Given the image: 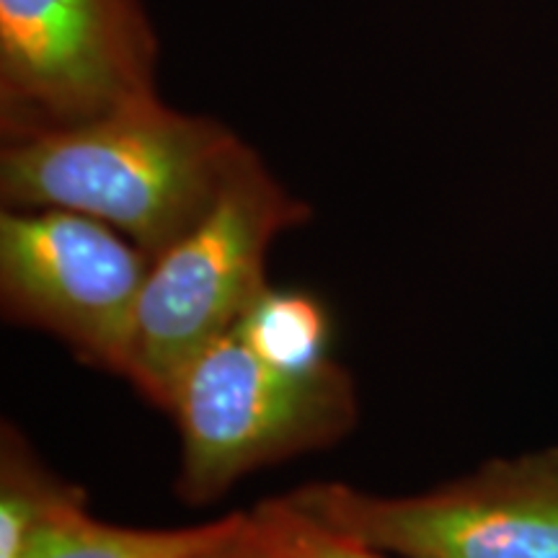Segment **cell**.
<instances>
[{
    "instance_id": "obj_1",
    "label": "cell",
    "mask_w": 558,
    "mask_h": 558,
    "mask_svg": "<svg viewBox=\"0 0 558 558\" xmlns=\"http://www.w3.org/2000/svg\"><path fill=\"white\" fill-rule=\"evenodd\" d=\"M243 140L158 94L94 120L3 137V207H60L107 222L150 259L220 192Z\"/></svg>"
},
{
    "instance_id": "obj_2",
    "label": "cell",
    "mask_w": 558,
    "mask_h": 558,
    "mask_svg": "<svg viewBox=\"0 0 558 558\" xmlns=\"http://www.w3.org/2000/svg\"><path fill=\"white\" fill-rule=\"evenodd\" d=\"M308 218L311 207L243 145L199 220L150 262L128 369L145 399L169 409L181 373L267 288L271 243Z\"/></svg>"
},
{
    "instance_id": "obj_3",
    "label": "cell",
    "mask_w": 558,
    "mask_h": 558,
    "mask_svg": "<svg viewBox=\"0 0 558 558\" xmlns=\"http://www.w3.org/2000/svg\"><path fill=\"white\" fill-rule=\"evenodd\" d=\"M169 411L181 437L177 492L205 505L262 465L337 442L357 418V399L333 360L275 365L233 329L181 373Z\"/></svg>"
},
{
    "instance_id": "obj_4",
    "label": "cell",
    "mask_w": 558,
    "mask_h": 558,
    "mask_svg": "<svg viewBox=\"0 0 558 558\" xmlns=\"http://www.w3.org/2000/svg\"><path fill=\"white\" fill-rule=\"evenodd\" d=\"M282 499L403 558H558V448L492 460L469 478L407 497L318 481Z\"/></svg>"
},
{
    "instance_id": "obj_5",
    "label": "cell",
    "mask_w": 558,
    "mask_h": 558,
    "mask_svg": "<svg viewBox=\"0 0 558 558\" xmlns=\"http://www.w3.org/2000/svg\"><path fill=\"white\" fill-rule=\"evenodd\" d=\"M158 32L140 0H0L3 137L158 94Z\"/></svg>"
},
{
    "instance_id": "obj_6",
    "label": "cell",
    "mask_w": 558,
    "mask_h": 558,
    "mask_svg": "<svg viewBox=\"0 0 558 558\" xmlns=\"http://www.w3.org/2000/svg\"><path fill=\"white\" fill-rule=\"evenodd\" d=\"M150 256L107 222L60 207H3L0 298L90 365L128 378Z\"/></svg>"
},
{
    "instance_id": "obj_7",
    "label": "cell",
    "mask_w": 558,
    "mask_h": 558,
    "mask_svg": "<svg viewBox=\"0 0 558 558\" xmlns=\"http://www.w3.org/2000/svg\"><path fill=\"white\" fill-rule=\"evenodd\" d=\"M246 525L248 514L235 512L192 527H128L75 507L41 530L21 558H194Z\"/></svg>"
},
{
    "instance_id": "obj_8",
    "label": "cell",
    "mask_w": 558,
    "mask_h": 558,
    "mask_svg": "<svg viewBox=\"0 0 558 558\" xmlns=\"http://www.w3.org/2000/svg\"><path fill=\"white\" fill-rule=\"evenodd\" d=\"M75 507H86V494L47 471L29 442L11 424L0 439V558H21L32 541Z\"/></svg>"
},
{
    "instance_id": "obj_9",
    "label": "cell",
    "mask_w": 558,
    "mask_h": 558,
    "mask_svg": "<svg viewBox=\"0 0 558 558\" xmlns=\"http://www.w3.org/2000/svg\"><path fill=\"white\" fill-rule=\"evenodd\" d=\"M235 331L275 365L308 369L331 362L329 318L318 300L305 292L267 284L235 324Z\"/></svg>"
},
{
    "instance_id": "obj_10",
    "label": "cell",
    "mask_w": 558,
    "mask_h": 558,
    "mask_svg": "<svg viewBox=\"0 0 558 558\" xmlns=\"http://www.w3.org/2000/svg\"><path fill=\"white\" fill-rule=\"evenodd\" d=\"M251 518L262 538L290 558H403L305 518L282 497L262 501Z\"/></svg>"
},
{
    "instance_id": "obj_11",
    "label": "cell",
    "mask_w": 558,
    "mask_h": 558,
    "mask_svg": "<svg viewBox=\"0 0 558 558\" xmlns=\"http://www.w3.org/2000/svg\"><path fill=\"white\" fill-rule=\"evenodd\" d=\"M194 558H290V556H284L282 550L271 548L269 543L262 538L259 530L254 525V518H251L248 512V525L243 527L239 535H233V538L220 543V546L202 550V554Z\"/></svg>"
}]
</instances>
